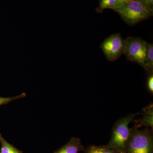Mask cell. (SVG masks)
<instances>
[{
    "mask_svg": "<svg viewBox=\"0 0 153 153\" xmlns=\"http://www.w3.org/2000/svg\"><path fill=\"white\" fill-rule=\"evenodd\" d=\"M139 114L137 113L130 114L117 121L113 127L111 137L107 146L125 153L126 146L133 130L132 128L129 127V125Z\"/></svg>",
    "mask_w": 153,
    "mask_h": 153,
    "instance_id": "7a4b0ae2",
    "label": "cell"
},
{
    "mask_svg": "<svg viewBox=\"0 0 153 153\" xmlns=\"http://www.w3.org/2000/svg\"><path fill=\"white\" fill-rule=\"evenodd\" d=\"M133 0H118L117 2V3L116 6L114 10L120 7H121L127 4L129 2Z\"/></svg>",
    "mask_w": 153,
    "mask_h": 153,
    "instance_id": "5bb4252c",
    "label": "cell"
},
{
    "mask_svg": "<svg viewBox=\"0 0 153 153\" xmlns=\"http://www.w3.org/2000/svg\"><path fill=\"white\" fill-rule=\"evenodd\" d=\"M85 149L80 139L73 137L67 143L53 153H79L84 151Z\"/></svg>",
    "mask_w": 153,
    "mask_h": 153,
    "instance_id": "52a82bcc",
    "label": "cell"
},
{
    "mask_svg": "<svg viewBox=\"0 0 153 153\" xmlns=\"http://www.w3.org/2000/svg\"><path fill=\"white\" fill-rule=\"evenodd\" d=\"M83 152L85 153H123L114 148L108 147L106 145L88 146Z\"/></svg>",
    "mask_w": 153,
    "mask_h": 153,
    "instance_id": "ba28073f",
    "label": "cell"
},
{
    "mask_svg": "<svg viewBox=\"0 0 153 153\" xmlns=\"http://www.w3.org/2000/svg\"><path fill=\"white\" fill-rule=\"evenodd\" d=\"M118 0H100L97 11L101 13L106 9L114 10L116 6Z\"/></svg>",
    "mask_w": 153,
    "mask_h": 153,
    "instance_id": "8fae6325",
    "label": "cell"
},
{
    "mask_svg": "<svg viewBox=\"0 0 153 153\" xmlns=\"http://www.w3.org/2000/svg\"><path fill=\"white\" fill-rule=\"evenodd\" d=\"M0 153H23V151L17 149L13 145L11 144L0 134Z\"/></svg>",
    "mask_w": 153,
    "mask_h": 153,
    "instance_id": "9c48e42d",
    "label": "cell"
},
{
    "mask_svg": "<svg viewBox=\"0 0 153 153\" xmlns=\"http://www.w3.org/2000/svg\"><path fill=\"white\" fill-rule=\"evenodd\" d=\"M147 80L146 86L148 91L153 95V74H149Z\"/></svg>",
    "mask_w": 153,
    "mask_h": 153,
    "instance_id": "4fadbf2b",
    "label": "cell"
},
{
    "mask_svg": "<svg viewBox=\"0 0 153 153\" xmlns=\"http://www.w3.org/2000/svg\"><path fill=\"white\" fill-rule=\"evenodd\" d=\"M114 10L127 24L134 25L152 16L153 8L144 0H133Z\"/></svg>",
    "mask_w": 153,
    "mask_h": 153,
    "instance_id": "6da1fadb",
    "label": "cell"
},
{
    "mask_svg": "<svg viewBox=\"0 0 153 153\" xmlns=\"http://www.w3.org/2000/svg\"><path fill=\"white\" fill-rule=\"evenodd\" d=\"M146 71L148 74H152L153 71V45L147 44L146 56Z\"/></svg>",
    "mask_w": 153,
    "mask_h": 153,
    "instance_id": "30bf717a",
    "label": "cell"
},
{
    "mask_svg": "<svg viewBox=\"0 0 153 153\" xmlns=\"http://www.w3.org/2000/svg\"><path fill=\"white\" fill-rule=\"evenodd\" d=\"M147 44L141 38L128 37L125 40L123 55L127 60L137 63L146 70Z\"/></svg>",
    "mask_w": 153,
    "mask_h": 153,
    "instance_id": "277c9868",
    "label": "cell"
},
{
    "mask_svg": "<svg viewBox=\"0 0 153 153\" xmlns=\"http://www.w3.org/2000/svg\"><path fill=\"white\" fill-rule=\"evenodd\" d=\"M151 7H153V0H144Z\"/></svg>",
    "mask_w": 153,
    "mask_h": 153,
    "instance_id": "9a60e30c",
    "label": "cell"
},
{
    "mask_svg": "<svg viewBox=\"0 0 153 153\" xmlns=\"http://www.w3.org/2000/svg\"><path fill=\"white\" fill-rule=\"evenodd\" d=\"M26 96L25 93L21 94L20 95L16 96L13 97H0V106L1 105L8 104L10 102L14 100L19 99L22 98H24Z\"/></svg>",
    "mask_w": 153,
    "mask_h": 153,
    "instance_id": "7c38bea8",
    "label": "cell"
},
{
    "mask_svg": "<svg viewBox=\"0 0 153 153\" xmlns=\"http://www.w3.org/2000/svg\"><path fill=\"white\" fill-rule=\"evenodd\" d=\"M125 40L120 33L108 37L102 43L100 48L109 61H114L123 55Z\"/></svg>",
    "mask_w": 153,
    "mask_h": 153,
    "instance_id": "5b68a950",
    "label": "cell"
},
{
    "mask_svg": "<svg viewBox=\"0 0 153 153\" xmlns=\"http://www.w3.org/2000/svg\"><path fill=\"white\" fill-rule=\"evenodd\" d=\"M132 128L125 153H153L152 129L146 128L139 130L134 127Z\"/></svg>",
    "mask_w": 153,
    "mask_h": 153,
    "instance_id": "3957f363",
    "label": "cell"
},
{
    "mask_svg": "<svg viewBox=\"0 0 153 153\" xmlns=\"http://www.w3.org/2000/svg\"><path fill=\"white\" fill-rule=\"evenodd\" d=\"M142 117L138 120H134V127L139 129L143 127L153 128V105L151 102L149 105L143 108L141 113H140Z\"/></svg>",
    "mask_w": 153,
    "mask_h": 153,
    "instance_id": "8992f818",
    "label": "cell"
}]
</instances>
